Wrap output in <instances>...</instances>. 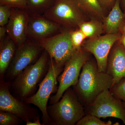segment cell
I'll use <instances>...</instances> for the list:
<instances>
[{
	"label": "cell",
	"mask_w": 125,
	"mask_h": 125,
	"mask_svg": "<svg viewBox=\"0 0 125 125\" xmlns=\"http://www.w3.org/2000/svg\"><path fill=\"white\" fill-rule=\"evenodd\" d=\"M114 84L111 76L106 72L99 71L97 63L88 60L83 66L78 82L73 87L85 107L102 92L110 89Z\"/></svg>",
	"instance_id": "6da1fadb"
},
{
	"label": "cell",
	"mask_w": 125,
	"mask_h": 125,
	"mask_svg": "<svg viewBox=\"0 0 125 125\" xmlns=\"http://www.w3.org/2000/svg\"><path fill=\"white\" fill-rule=\"evenodd\" d=\"M49 62V54L44 50L36 62L27 66L10 82L11 94L24 101L33 95L47 73Z\"/></svg>",
	"instance_id": "7a4b0ae2"
},
{
	"label": "cell",
	"mask_w": 125,
	"mask_h": 125,
	"mask_svg": "<svg viewBox=\"0 0 125 125\" xmlns=\"http://www.w3.org/2000/svg\"><path fill=\"white\" fill-rule=\"evenodd\" d=\"M76 93L71 87L57 102L47 107L52 125H74L85 115V109Z\"/></svg>",
	"instance_id": "3957f363"
},
{
	"label": "cell",
	"mask_w": 125,
	"mask_h": 125,
	"mask_svg": "<svg viewBox=\"0 0 125 125\" xmlns=\"http://www.w3.org/2000/svg\"><path fill=\"white\" fill-rule=\"evenodd\" d=\"M64 67L57 64L54 59L49 57V67L45 78L39 84V88L33 95L24 102L38 108L42 114V125H52L51 121L47 111V103L52 94L56 93L58 89L57 78Z\"/></svg>",
	"instance_id": "277c9868"
},
{
	"label": "cell",
	"mask_w": 125,
	"mask_h": 125,
	"mask_svg": "<svg viewBox=\"0 0 125 125\" xmlns=\"http://www.w3.org/2000/svg\"><path fill=\"white\" fill-rule=\"evenodd\" d=\"M88 53L82 47L66 62L62 73L57 78L59 85L57 92L50 97V105L58 102L67 89L76 84L83 66L89 60Z\"/></svg>",
	"instance_id": "5b68a950"
},
{
	"label": "cell",
	"mask_w": 125,
	"mask_h": 125,
	"mask_svg": "<svg viewBox=\"0 0 125 125\" xmlns=\"http://www.w3.org/2000/svg\"><path fill=\"white\" fill-rule=\"evenodd\" d=\"M44 50L38 42L26 40L17 48L13 60L2 79L6 82H11L27 66L36 62Z\"/></svg>",
	"instance_id": "8992f818"
},
{
	"label": "cell",
	"mask_w": 125,
	"mask_h": 125,
	"mask_svg": "<svg viewBox=\"0 0 125 125\" xmlns=\"http://www.w3.org/2000/svg\"><path fill=\"white\" fill-rule=\"evenodd\" d=\"M44 16L60 25L78 27L85 21L84 13L75 0H56Z\"/></svg>",
	"instance_id": "52a82bcc"
},
{
	"label": "cell",
	"mask_w": 125,
	"mask_h": 125,
	"mask_svg": "<svg viewBox=\"0 0 125 125\" xmlns=\"http://www.w3.org/2000/svg\"><path fill=\"white\" fill-rule=\"evenodd\" d=\"M84 109L85 115H93L99 118L114 117L120 119L125 124V108L123 102L115 97L109 90L102 92Z\"/></svg>",
	"instance_id": "ba28073f"
},
{
	"label": "cell",
	"mask_w": 125,
	"mask_h": 125,
	"mask_svg": "<svg viewBox=\"0 0 125 125\" xmlns=\"http://www.w3.org/2000/svg\"><path fill=\"white\" fill-rule=\"evenodd\" d=\"M10 82L0 79V111L11 113L27 122L40 118L37 109L14 97L10 91Z\"/></svg>",
	"instance_id": "9c48e42d"
},
{
	"label": "cell",
	"mask_w": 125,
	"mask_h": 125,
	"mask_svg": "<svg viewBox=\"0 0 125 125\" xmlns=\"http://www.w3.org/2000/svg\"><path fill=\"white\" fill-rule=\"evenodd\" d=\"M57 64L64 67L65 64L77 50L74 48L70 31L61 32L38 42Z\"/></svg>",
	"instance_id": "30bf717a"
},
{
	"label": "cell",
	"mask_w": 125,
	"mask_h": 125,
	"mask_svg": "<svg viewBox=\"0 0 125 125\" xmlns=\"http://www.w3.org/2000/svg\"><path fill=\"white\" fill-rule=\"evenodd\" d=\"M121 36L119 33L106 34L97 38L90 39L83 43L82 47L83 49L94 56L99 71L106 72L109 53L113 45L120 40Z\"/></svg>",
	"instance_id": "8fae6325"
},
{
	"label": "cell",
	"mask_w": 125,
	"mask_h": 125,
	"mask_svg": "<svg viewBox=\"0 0 125 125\" xmlns=\"http://www.w3.org/2000/svg\"><path fill=\"white\" fill-rule=\"evenodd\" d=\"M29 17L27 10L12 8L11 15L6 27L8 36L13 40L17 48L27 40Z\"/></svg>",
	"instance_id": "7c38bea8"
},
{
	"label": "cell",
	"mask_w": 125,
	"mask_h": 125,
	"mask_svg": "<svg viewBox=\"0 0 125 125\" xmlns=\"http://www.w3.org/2000/svg\"><path fill=\"white\" fill-rule=\"evenodd\" d=\"M60 29V25L44 16L29 15L27 36L38 42L58 33Z\"/></svg>",
	"instance_id": "4fadbf2b"
},
{
	"label": "cell",
	"mask_w": 125,
	"mask_h": 125,
	"mask_svg": "<svg viewBox=\"0 0 125 125\" xmlns=\"http://www.w3.org/2000/svg\"><path fill=\"white\" fill-rule=\"evenodd\" d=\"M111 51L108 59L106 73L112 78L114 84L125 80V49L119 44Z\"/></svg>",
	"instance_id": "5bb4252c"
},
{
	"label": "cell",
	"mask_w": 125,
	"mask_h": 125,
	"mask_svg": "<svg viewBox=\"0 0 125 125\" xmlns=\"http://www.w3.org/2000/svg\"><path fill=\"white\" fill-rule=\"evenodd\" d=\"M120 0H116L111 10L103 19L104 31L106 34L119 33L124 23L125 15L120 7Z\"/></svg>",
	"instance_id": "9a60e30c"
},
{
	"label": "cell",
	"mask_w": 125,
	"mask_h": 125,
	"mask_svg": "<svg viewBox=\"0 0 125 125\" xmlns=\"http://www.w3.org/2000/svg\"><path fill=\"white\" fill-rule=\"evenodd\" d=\"M17 47L13 40L8 36L0 42V77L3 79L10 64Z\"/></svg>",
	"instance_id": "2e32d148"
},
{
	"label": "cell",
	"mask_w": 125,
	"mask_h": 125,
	"mask_svg": "<svg viewBox=\"0 0 125 125\" xmlns=\"http://www.w3.org/2000/svg\"><path fill=\"white\" fill-rule=\"evenodd\" d=\"M79 29L90 39L97 38L101 36L104 31L103 22L96 19L90 21H84L78 26Z\"/></svg>",
	"instance_id": "e0dca14e"
},
{
	"label": "cell",
	"mask_w": 125,
	"mask_h": 125,
	"mask_svg": "<svg viewBox=\"0 0 125 125\" xmlns=\"http://www.w3.org/2000/svg\"><path fill=\"white\" fill-rule=\"evenodd\" d=\"M83 13L99 19L104 18V9L98 0H75Z\"/></svg>",
	"instance_id": "ac0fdd59"
},
{
	"label": "cell",
	"mask_w": 125,
	"mask_h": 125,
	"mask_svg": "<svg viewBox=\"0 0 125 125\" xmlns=\"http://www.w3.org/2000/svg\"><path fill=\"white\" fill-rule=\"evenodd\" d=\"M56 0H27V10L30 15L45 13L54 4Z\"/></svg>",
	"instance_id": "d6986e66"
},
{
	"label": "cell",
	"mask_w": 125,
	"mask_h": 125,
	"mask_svg": "<svg viewBox=\"0 0 125 125\" xmlns=\"http://www.w3.org/2000/svg\"><path fill=\"white\" fill-rule=\"evenodd\" d=\"M23 120L11 113L0 111V125H18L23 123Z\"/></svg>",
	"instance_id": "ffe728a7"
},
{
	"label": "cell",
	"mask_w": 125,
	"mask_h": 125,
	"mask_svg": "<svg viewBox=\"0 0 125 125\" xmlns=\"http://www.w3.org/2000/svg\"><path fill=\"white\" fill-rule=\"evenodd\" d=\"M112 122L111 121L105 122L95 116L85 115L76 123V125H110Z\"/></svg>",
	"instance_id": "44dd1931"
},
{
	"label": "cell",
	"mask_w": 125,
	"mask_h": 125,
	"mask_svg": "<svg viewBox=\"0 0 125 125\" xmlns=\"http://www.w3.org/2000/svg\"><path fill=\"white\" fill-rule=\"evenodd\" d=\"M71 39L74 48L76 50L82 47L84 41L87 38L85 34L80 30L70 31Z\"/></svg>",
	"instance_id": "7402d4cb"
},
{
	"label": "cell",
	"mask_w": 125,
	"mask_h": 125,
	"mask_svg": "<svg viewBox=\"0 0 125 125\" xmlns=\"http://www.w3.org/2000/svg\"><path fill=\"white\" fill-rule=\"evenodd\" d=\"M109 90L115 97L125 102V80L114 84Z\"/></svg>",
	"instance_id": "603a6c76"
},
{
	"label": "cell",
	"mask_w": 125,
	"mask_h": 125,
	"mask_svg": "<svg viewBox=\"0 0 125 125\" xmlns=\"http://www.w3.org/2000/svg\"><path fill=\"white\" fill-rule=\"evenodd\" d=\"M12 8L0 5V26H5L8 23L12 13Z\"/></svg>",
	"instance_id": "cb8c5ba5"
},
{
	"label": "cell",
	"mask_w": 125,
	"mask_h": 125,
	"mask_svg": "<svg viewBox=\"0 0 125 125\" xmlns=\"http://www.w3.org/2000/svg\"><path fill=\"white\" fill-rule=\"evenodd\" d=\"M0 5L24 10L27 8V0H0Z\"/></svg>",
	"instance_id": "d4e9b609"
},
{
	"label": "cell",
	"mask_w": 125,
	"mask_h": 125,
	"mask_svg": "<svg viewBox=\"0 0 125 125\" xmlns=\"http://www.w3.org/2000/svg\"><path fill=\"white\" fill-rule=\"evenodd\" d=\"M102 7L105 9L112 8L116 0H98Z\"/></svg>",
	"instance_id": "484cf974"
},
{
	"label": "cell",
	"mask_w": 125,
	"mask_h": 125,
	"mask_svg": "<svg viewBox=\"0 0 125 125\" xmlns=\"http://www.w3.org/2000/svg\"><path fill=\"white\" fill-rule=\"evenodd\" d=\"M6 33H7L6 26H0V42H2L4 39Z\"/></svg>",
	"instance_id": "4316f807"
},
{
	"label": "cell",
	"mask_w": 125,
	"mask_h": 125,
	"mask_svg": "<svg viewBox=\"0 0 125 125\" xmlns=\"http://www.w3.org/2000/svg\"><path fill=\"white\" fill-rule=\"evenodd\" d=\"M39 118L35 120L32 121V122L31 121H29L26 122V125H42V124H41L39 121Z\"/></svg>",
	"instance_id": "83f0119b"
},
{
	"label": "cell",
	"mask_w": 125,
	"mask_h": 125,
	"mask_svg": "<svg viewBox=\"0 0 125 125\" xmlns=\"http://www.w3.org/2000/svg\"><path fill=\"white\" fill-rule=\"evenodd\" d=\"M120 42L125 49V33H122L120 39Z\"/></svg>",
	"instance_id": "f1b7e54d"
},
{
	"label": "cell",
	"mask_w": 125,
	"mask_h": 125,
	"mask_svg": "<svg viewBox=\"0 0 125 125\" xmlns=\"http://www.w3.org/2000/svg\"><path fill=\"white\" fill-rule=\"evenodd\" d=\"M121 31L122 33H125V22H124V23L122 25V27L121 29Z\"/></svg>",
	"instance_id": "f546056e"
},
{
	"label": "cell",
	"mask_w": 125,
	"mask_h": 125,
	"mask_svg": "<svg viewBox=\"0 0 125 125\" xmlns=\"http://www.w3.org/2000/svg\"><path fill=\"white\" fill-rule=\"evenodd\" d=\"M122 4L123 5L125 6V0H122Z\"/></svg>",
	"instance_id": "4dcf8cb0"
},
{
	"label": "cell",
	"mask_w": 125,
	"mask_h": 125,
	"mask_svg": "<svg viewBox=\"0 0 125 125\" xmlns=\"http://www.w3.org/2000/svg\"><path fill=\"white\" fill-rule=\"evenodd\" d=\"M123 105H124V107H125V102H123Z\"/></svg>",
	"instance_id": "1f68e13d"
}]
</instances>
